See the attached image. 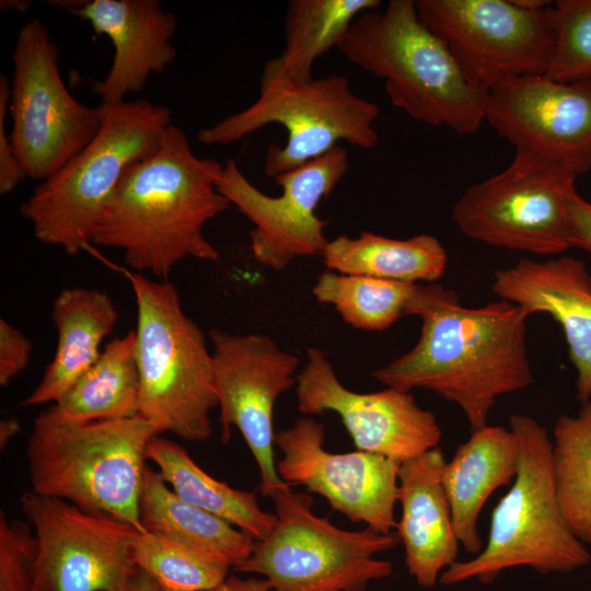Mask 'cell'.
Wrapping results in <instances>:
<instances>
[{"mask_svg":"<svg viewBox=\"0 0 591 591\" xmlns=\"http://www.w3.org/2000/svg\"><path fill=\"white\" fill-rule=\"evenodd\" d=\"M137 306L139 414L162 432L187 441L211 434L218 406L212 352L201 328L183 310L175 286L125 270Z\"/></svg>","mask_w":591,"mask_h":591,"instance_id":"7","label":"cell"},{"mask_svg":"<svg viewBox=\"0 0 591 591\" xmlns=\"http://www.w3.org/2000/svg\"><path fill=\"white\" fill-rule=\"evenodd\" d=\"M379 0H291L287 4L285 46L264 68L297 82L313 79L315 60L338 44L367 11L378 10Z\"/></svg>","mask_w":591,"mask_h":591,"instance_id":"27","label":"cell"},{"mask_svg":"<svg viewBox=\"0 0 591 591\" xmlns=\"http://www.w3.org/2000/svg\"><path fill=\"white\" fill-rule=\"evenodd\" d=\"M32 1L30 0H1L0 8L2 10L13 9L21 13H25L30 10Z\"/></svg>","mask_w":591,"mask_h":591,"instance_id":"40","label":"cell"},{"mask_svg":"<svg viewBox=\"0 0 591 591\" xmlns=\"http://www.w3.org/2000/svg\"><path fill=\"white\" fill-rule=\"evenodd\" d=\"M567 235L570 247L591 254V204L575 190L568 201Z\"/></svg>","mask_w":591,"mask_h":591,"instance_id":"36","label":"cell"},{"mask_svg":"<svg viewBox=\"0 0 591 591\" xmlns=\"http://www.w3.org/2000/svg\"><path fill=\"white\" fill-rule=\"evenodd\" d=\"M337 49L384 79L392 105L416 120L460 135L485 120L489 91L468 80L447 44L420 21L414 0L362 13Z\"/></svg>","mask_w":591,"mask_h":591,"instance_id":"4","label":"cell"},{"mask_svg":"<svg viewBox=\"0 0 591 591\" xmlns=\"http://www.w3.org/2000/svg\"><path fill=\"white\" fill-rule=\"evenodd\" d=\"M576 174L526 149H515L500 173L467 187L454 204L452 219L470 239L536 255L570 248L568 201Z\"/></svg>","mask_w":591,"mask_h":591,"instance_id":"10","label":"cell"},{"mask_svg":"<svg viewBox=\"0 0 591 591\" xmlns=\"http://www.w3.org/2000/svg\"><path fill=\"white\" fill-rule=\"evenodd\" d=\"M139 518L143 531L184 544L232 569L252 554L256 544L250 534L179 498L149 466L143 475Z\"/></svg>","mask_w":591,"mask_h":591,"instance_id":"24","label":"cell"},{"mask_svg":"<svg viewBox=\"0 0 591 591\" xmlns=\"http://www.w3.org/2000/svg\"><path fill=\"white\" fill-rule=\"evenodd\" d=\"M269 498L275 525L234 571L260 576L270 591H364L392 575L393 564L375 556L398 544L396 533L340 529L313 512L310 495L291 487Z\"/></svg>","mask_w":591,"mask_h":591,"instance_id":"9","label":"cell"},{"mask_svg":"<svg viewBox=\"0 0 591 591\" xmlns=\"http://www.w3.org/2000/svg\"><path fill=\"white\" fill-rule=\"evenodd\" d=\"M103 124L94 139L20 205L37 241L77 255L92 244L126 169L160 146L172 125L169 107L144 99L100 104Z\"/></svg>","mask_w":591,"mask_h":591,"instance_id":"6","label":"cell"},{"mask_svg":"<svg viewBox=\"0 0 591 591\" xmlns=\"http://www.w3.org/2000/svg\"><path fill=\"white\" fill-rule=\"evenodd\" d=\"M132 563L163 591H209L223 582L228 564L150 532H139L132 544Z\"/></svg>","mask_w":591,"mask_h":591,"instance_id":"31","label":"cell"},{"mask_svg":"<svg viewBox=\"0 0 591 591\" xmlns=\"http://www.w3.org/2000/svg\"><path fill=\"white\" fill-rule=\"evenodd\" d=\"M121 591H163L144 571L136 568Z\"/></svg>","mask_w":591,"mask_h":591,"instance_id":"38","label":"cell"},{"mask_svg":"<svg viewBox=\"0 0 591 591\" xmlns=\"http://www.w3.org/2000/svg\"><path fill=\"white\" fill-rule=\"evenodd\" d=\"M509 426L518 444L512 486L493 510L483 549L445 569L439 580L444 586L470 580L488 584L505 570L517 567L543 575L566 573L591 561L586 544L561 512L547 430L534 418L520 414L509 417Z\"/></svg>","mask_w":591,"mask_h":591,"instance_id":"5","label":"cell"},{"mask_svg":"<svg viewBox=\"0 0 591 591\" xmlns=\"http://www.w3.org/2000/svg\"><path fill=\"white\" fill-rule=\"evenodd\" d=\"M349 169L348 152L337 146L328 153L275 178L280 196H269L254 186L233 159L223 163L218 190L252 223L254 258L275 270L293 259L321 255L328 240V221L317 217L318 204L327 198Z\"/></svg>","mask_w":591,"mask_h":591,"instance_id":"13","label":"cell"},{"mask_svg":"<svg viewBox=\"0 0 591 591\" xmlns=\"http://www.w3.org/2000/svg\"><path fill=\"white\" fill-rule=\"evenodd\" d=\"M321 256L329 270L410 283H433L448 264L445 248L426 233L406 240L369 231L355 239L339 235L328 241Z\"/></svg>","mask_w":591,"mask_h":591,"instance_id":"25","label":"cell"},{"mask_svg":"<svg viewBox=\"0 0 591 591\" xmlns=\"http://www.w3.org/2000/svg\"><path fill=\"white\" fill-rule=\"evenodd\" d=\"M416 286L328 269L318 276L312 293L320 303L334 305L352 327L382 332L405 315Z\"/></svg>","mask_w":591,"mask_h":591,"instance_id":"30","label":"cell"},{"mask_svg":"<svg viewBox=\"0 0 591 591\" xmlns=\"http://www.w3.org/2000/svg\"><path fill=\"white\" fill-rule=\"evenodd\" d=\"M58 60L43 22L23 24L12 51L10 141L26 176L39 182L82 151L103 124L101 105L86 106L67 90Z\"/></svg>","mask_w":591,"mask_h":591,"instance_id":"11","label":"cell"},{"mask_svg":"<svg viewBox=\"0 0 591 591\" xmlns=\"http://www.w3.org/2000/svg\"><path fill=\"white\" fill-rule=\"evenodd\" d=\"M21 509L38 545V591H121L140 532L108 514L32 493Z\"/></svg>","mask_w":591,"mask_h":591,"instance_id":"15","label":"cell"},{"mask_svg":"<svg viewBox=\"0 0 591 591\" xmlns=\"http://www.w3.org/2000/svg\"><path fill=\"white\" fill-rule=\"evenodd\" d=\"M118 320L112 298L97 289H63L53 304L57 346L53 360L22 406L56 404L99 359Z\"/></svg>","mask_w":591,"mask_h":591,"instance_id":"23","label":"cell"},{"mask_svg":"<svg viewBox=\"0 0 591 591\" xmlns=\"http://www.w3.org/2000/svg\"><path fill=\"white\" fill-rule=\"evenodd\" d=\"M209 339L221 440H230L232 427L241 432L258 467V489L270 497L290 487L276 468L273 414L279 396L297 385L299 358L263 334L211 328Z\"/></svg>","mask_w":591,"mask_h":591,"instance_id":"14","label":"cell"},{"mask_svg":"<svg viewBox=\"0 0 591 591\" xmlns=\"http://www.w3.org/2000/svg\"><path fill=\"white\" fill-rule=\"evenodd\" d=\"M150 421H76L53 404L34 419L26 445L31 491L108 514L144 532L139 500L147 449L160 436Z\"/></svg>","mask_w":591,"mask_h":591,"instance_id":"3","label":"cell"},{"mask_svg":"<svg viewBox=\"0 0 591 591\" xmlns=\"http://www.w3.org/2000/svg\"><path fill=\"white\" fill-rule=\"evenodd\" d=\"M296 395L303 415L337 414L359 451L404 462L437 448L441 429L433 413L421 408L410 392L395 389L358 393L344 386L326 354L306 350Z\"/></svg>","mask_w":591,"mask_h":591,"instance_id":"17","label":"cell"},{"mask_svg":"<svg viewBox=\"0 0 591 591\" xmlns=\"http://www.w3.org/2000/svg\"><path fill=\"white\" fill-rule=\"evenodd\" d=\"M33 344L21 331L0 320V385H8L28 364Z\"/></svg>","mask_w":591,"mask_h":591,"instance_id":"35","label":"cell"},{"mask_svg":"<svg viewBox=\"0 0 591 591\" xmlns=\"http://www.w3.org/2000/svg\"><path fill=\"white\" fill-rule=\"evenodd\" d=\"M485 120L515 149L576 175L591 171V80L559 82L545 74L505 80L488 92Z\"/></svg>","mask_w":591,"mask_h":591,"instance_id":"18","label":"cell"},{"mask_svg":"<svg viewBox=\"0 0 591 591\" xmlns=\"http://www.w3.org/2000/svg\"><path fill=\"white\" fill-rule=\"evenodd\" d=\"M11 86L7 76H0V194L7 195L27 176L15 154L10 136L4 129L9 111Z\"/></svg>","mask_w":591,"mask_h":591,"instance_id":"34","label":"cell"},{"mask_svg":"<svg viewBox=\"0 0 591 591\" xmlns=\"http://www.w3.org/2000/svg\"><path fill=\"white\" fill-rule=\"evenodd\" d=\"M518 470V444L511 429L488 426L472 430L443 470V486L451 507L453 528L470 554L483 547L477 523L480 511L499 487L513 480Z\"/></svg>","mask_w":591,"mask_h":591,"instance_id":"22","label":"cell"},{"mask_svg":"<svg viewBox=\"0 0 591 591\" xmlns=\"http://www.w3.org/2000/svg\"><path fill=\"white\" fill-rule=\"evenodd\" d=\"M107 36L114 58L106 77L91 90L101 104L115 105L144 89L151 74L162 73L176 58L172 38L177 21L158 0L50 1Z\"/></svg>","mask_w":591,"mask_h":591,"instance_id":"19","label":"cell"},{"mask_svg":"<svg viewBox=\"0 0 591 591\" xmlns=\"http://www.w3.org/2000/svg\"><path fill=\"white\" fill-rule=\"evenodd\" d=\"M420 21L449 47L474 84L490 90L512 78L546 74L555 33L552 4L515 0H416Z\"/></svg>","mask_w":591,"mask_h":591,"instance_id":"12","label":"cell"},{"mask_svg":"<svg viewBox=\"0 0 591 591\" xmlns=\"http://www.w3.org/2000/svg\"><path fill=\"white\" fill-rule=\"evenodd\" d=\"M139 402L136 335L130 331L107 343L99 359L54 405L68 419L92 421L135 417Z\"/></svg>","mask_w":591,"mask_h":591,"instance_id":"28","label":"cell"},{"mask_svg":"<svg viewBox=\"0 0 591 591\" xmlns=\"http://www.w3.org/2000/svg\"><path fill=\"white\" fill-rule=\"evenodd\" d=\"M0 591H38V545L27 522L0 514Z\"/></svg>","mask_w":591,"mask_h":591,"instance_id":"33","label":"cell"},{"mask_svg":"<svg viewBox=\"0 0 591 591\" xmlns=\"http://www.w3.org/2000/svg\"><path fill=\"white\" fill-rule=\"evenodd\" d=\"M555 46L546 77L559 82L591 80V0L552 4Z\"/></svg>","mask_w":591,"mask_h":591,"instance_id":"32","label":"cell"},{"mask_svg":"<svg viewBox=\"0 0 591 591\" xmlns=\"http://www.w3.org/2000/svg\"><path fill=\"white\" fill-rule=\"evenodd\" d=\"M379 106L351 91L340 74L297 82L263 68L259 95L248 107L198 131L206 146L236 142L270 124L287 131L283 147L270 144L264 173L275 179L328 153L346 141L362 149L374 148L379 134L374 123Z\"/></svg>","mask_w":591,"mask_h":591,"instance_id":"8","label":"cell"},{"mask_svg":"<svg viewBox=\"0 0 591 591\" xmlns=\"http://www.w3.org/2000/svg\"><path fill=\"white\" fill-rule=\"evenodd\" d=\"M163 480L186 502L231 523L256 542L273 530L276 515L263 510L254 491L231 487L202 470L177 442L154 437L147 449Z\"/></svg>","mask_w":591,"mask_h":591,"instance_id":"26","label":"cell"},{"mask_svg":"<svg viewBox=\"0 0 591 591\" xmlns=\"http://www.w3.org/2000/svg\"><path fill=\"white\" fill-rule=\"evenodd\" d=\"M222 169L196 157L184 130L170 125L158 149L124 172L92 244L120 250L130 268L162 280L184 258L218 260L204 227L232 206L217 188Z\"/></svg>","mask_w":591,"mask_h":591,"instance_id":"2","label":"cell"},{"mask_svg":"<svg viewBox=\"0 0 591 591\" xmlns=\"http://www.w3.org/2000/svg\"><path fill=\"white\" fill-rule=\"evenodd\" d=\"M209 591H270V588L264 578L230 576Z\"/></svg>","mask_w":591,"mask_h":591,"instance_id":"37","label":"cell"},{"mask_svg":"<svg viewBox=\"0 0 591 591\" xmlns=\"http://www.w3.org/2000/svg\"><path fill=\"white\" fill-rule=\"evenodd\" d=\"M20 430V424L15 418H5L0 422V447H5Z\"/></svg>","mask_w":591,"mask_h":591,"instance_id":"39","label":"cell"},{"mask_svg":"<svg viewBox=\"0 0 591 591\" xmlns=\"http://www.w3.org/2000/svg\"><path fill=\"white\" fill-rule=\"evenodd\" d=\"M493 290L519 305L529 316L546 313L561 326L576 369V395L582 404L591 397V275L572 256L546 260L522 258L497 269Z\"/></svg>","mask_w":591,"mask_h":591,"instance_id":"20","label":"cell"},{"mask_svg":"<svg viewBox=\"0 0 591 591\" xmlns=\"http://www.w3.org/2000/svg\"><path fill=\"white\" fill-rule=\"evenodd\" d=\"M405 315L422 321L417 344L373 378L402 392L426 389L456 404L472 430L487 425L497 399L534 383L526 349L529 315L501 299L478 308L455 291L419 285Z\"/></svg>","mask_w":591,"mask_h":591,"instance_id":"1","label":"cell"},{"mask_svg":"<svg viewBox=\"0 0 591 591\" xmlns=\"http://www.w3.org/2000/svg\"><path fill=\"white\" fill-rule=\"evenodd\" d=\"M445 459L433 448L401 463L398 499L402 513L396 534L405 549V565L416 583L430 589L457 560L451 507L443 486Z\"/></svg>","mask_w":591,"mask_h":591,"instance_id":"21","label":"cell"},{"mask_svg":"<svg viewBox=\"0 0 591 591\" xmlns=\"http://www.w3.org/2000/svg\"><path fill=\"white\" fill-rule=\"evenodd\" d=\"M552 467L561 512L575 535L591 544V401L554 428Z\"/></svg>","mask_w":591,"mask_h":591,"instance_id":"29","label":"cell"},{"mask_svg":"<svg viewBox=\"0 0 591 591\" xmlns=\"http://www.w3.org/2000/svg\"><path fill=\"white\" fill-rule=\"evenodd\" d=\"M281 452L276 461L279 477L290 487L302 486L322 496L352 522L382 533L396 529L401 462L384 455L325 449L324 425L305 416L275 434Z\"/></svg>","mask_w":591,"mask_h":591,"instance_id":"16","label":"cell"}]
</instances>
